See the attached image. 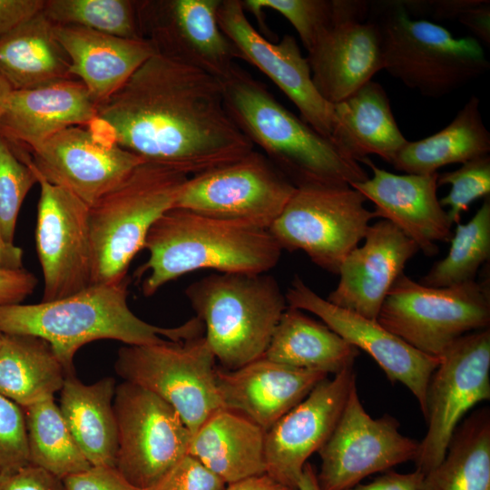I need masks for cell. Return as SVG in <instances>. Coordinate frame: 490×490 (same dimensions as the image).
<instances>
[{"label":"cell","mask_w":490,"mask_h":490,"mask_svg":"<svg viewBox=\"0 0 490 490\" xmlns=\"http://www.w3.org/2000/svg\"><path fill=\"white\" fill-rule=\"evenodd\" d=\"M88 127L143 162L188 177L254 150L225 107L220 80L159 54L98 104Z\"/></svg>","instance_id":"6da1fadb"},{"label":"cell","mask_w":490,"mask_h":490,"mask_svg":"<svg viewBox=\"0 0 490 490\" xmlns=\"http://www.w3.org/2000/svg\"><path fill=\"white\" fill-rule=\"evenodd\" d=\"M143 249L148 260L137 270L142 295L197 270L266 273L279 262L282 249L269 229L171 208L152 226Z\"/></svg>","instance_id":"7a4b0ae2"},{"label":"cell","mask_w":490,"mask_h":490,"mask_svg":"<svg viewBox=\"0 0 490 490\" xmlns=\"http://www.w3.org/2000/svg\"><path fill=\"white\" fill-rule=\"evenodd\" d=\"M220 82L235 124L296 187L350 185L369 177L359 162L285 108L244 69L235 65Z\"/></svg>","instance_id":"3957f363"},{"label":"cell","mask_w":490,"mask_h":490,"mask_svg":"<svg viewBox=\"0 0 490 490\" xmlns=\"http://www.w3.org/2000/svg\"><path fill=\"white\" fill-rule=\"evenodd\" d=\"M129 281L125 278L118 283L93 284L53 301L1 306L0 330L46 340L68 375L74 374V358L78 349L94 340L114 339L126 345L177 341L178 327L152 325L131 310Z\"/></svg>","instance_id":"277c9868"},{"label":"cell","mask_w":490,"mask_h":490,"mask_svg":"<svg viewBox=\"0 0 490 490\" xmlns=\"http://www.w3.org/2000/svg\"><path fill=\"white\" fill-rule=\"evenodd\" d=\"M369 17L379 29L383 70L424 96L449 94L490 68L479 41L413 18L402 1L370 2Z\"/></svg>","instance_id":"5b68a950"},{"label":"cell","mask_w":490,"mask_h":490,"mask_svg":"<svg viewBox=\"0 0 490 490\" xmlns=\"http://www.w3.org/2000/svg\"><path fill=\"white\" fill-rule=\"evenodd\" d=\"M267 273L217 272L185 289L223 369L262 358L288 307L277 279Z\"/></svg>","instance_id":"8992f818"},{"label":"cell","mask_w":490,"mask_h":490,"mask_svg":"<svg viewBox=\"0 0 490 490\" xmlns=\"http://www.w3.org/2000/svg\"><path fill=\"white\" fill-rule=\"evenodd\" d=\"M188 178L143 162L89 206L93 284L118 283L127 278L130 263L143 249L150 229L173 207Z\"/></svg>","instance_id":"52a82bcc"},{"label":"cell","mask_w":490,"mask_h":490,"mask_svg":"<svg viewBox=\"0 0 490 490\" xmlns=\"http://www.w3.org/2000/svg\"><path fill=\"white\" fill-rule=\"evenodd\" d=\"M377 321L416 350L440 358L460 337L489 328V279L433 288L401 274Z\"/></svg>","instance_id":"ba28073f"},{"label":"cell","mask_w":490,"mask_h":490,"mask_svg":"<svg viewBox=\"0 0 490 490\" xmlns=\"http://www.w3.org/2000/svg\"><path fill=\"white\" fill-rule=\"evenodd\" d=\"M366 201L347 184L299 186L269 230L282 250H302L318 267L338 275L375 218Z\"/></svg>","instance_id":"9c48e42d"},{"label":"cell","mask_w":490,"mask_h":490,"mask_svg":"<svg viewBox=\"0 0 490 490\" xmlns=\"http://www.w3.org/2000/svg\"><path fill=\"white\" fill-rule=\"evenodd\" d=\"M216 358L204 335L175 342L126 345L118 351L115 371L170 404L193 435L224 408L216 384Z\"/></svg>","instance_id":"30bf717a"},{"label":"cell","mask_w":490,"mask_h":490,"mask_svg":"<svg viewBox=\"0 0 490 490\" xmlns=\"http://www.w3.org/2000/svg\"><path fill=\"white\" fill-rule=\"evenodd\" d=\"M426 394L424 416L427 430L414 460L429 474L445 457L463 416L490 398V329L467 333L441 355Z\"/></svg>","instance_id":"8fae6325"},{"label":"cell","mask_w":490,"mask_h":490,"mask_svg":"<svg viewBox=\"0 0 490 490\" xmlns=\"http://www.w3.org/2000/svg\"><path fill=\"white\" fill-rule=\"evenodd\" d=\"M113 408L118 431L115 467L145 490L188 454L192 435L170 404L135 384L123 381L116 387Z\"/></svg>","instance_id":"7c38bea8"},{"label":"cell","mask_w":490,"mask_h":490,"mask_svg":"<svg viewBox=\"0 0 490 490\" xmlns=\"http://www.w3.org/2000/svg\"><path fill=\"white\" fill-rule=\"evenodd\" d=\"M296 188L262 152L253 150L189 177L172 208L270 229Z\"/></svg>","instance_id":"4fadbf2b"},{"label":"cell","mask_w":490,"mask_h":490,"mask_svg":"<svg viewBox=\"0 0 490 490\" xmlns=\"http://www.w3.org/2000/svg\"><path fill=\"white\" fill-rule=\"evenodd\" d=\"M398 421L389 415L371 417L357 390L351 389L338 421L318 451L321 490H346L377 472L415 460L419 442L399 432Z\"/></svg>","instance_id":"5bb4252c"},{"label":"cell","mask_w":490,"mask_h":490,"mask_svg":"<svg viewBox=\"0 0 490 490\" xmlns=\"http://www.w3.org/2000/svg\"><path fill=\"white\" fill-rule=\"evenodd\" d=\"M32 167L40 185L35 246L44 276L41 301H53L93 284L89 205Z\"/></svg>","instance_id":"9a60e30c"},{"label":"cell","mask_w":490,"mask_h":490,"mask_svg":"<svg viewBox=\"0 0 490 490\" xmlns=\"http://www.w3.org/2000/svg\"><path fill=\"white\" fill-rule=\"evenodd\" d=\"M220 2L136 1L141 34L153 45L156 54L221 80L236 65L238 53L219 26Z\"/></svg>","instance_id":"2e32d148"},{"label":"cell","mask_w":490,"mask_h":490,"mask_svg":"<svg viewBox=\"0 0 490 490\" xmlns=\"http://www.w3.org/2000/svg\"><path fill=\"white\" fill-rule=\"evenodd\" d=\"M241 0H220L217 21L242 59L267 75L300 113L301 119L331 141L333 104L317 90L310 68L297 40L284 34L277 43L255 29L246 16Z\"/></svg>","instance_id":"e0dca14e"},{"label":"cell","mask_w":490,"mask_h":490,"mask_svg":"<svg viewBox=\"0 0 490 490\" xmlns=\"http://www.w3.org/2000/svg\"><path fill=\"white\" fill-rule=\"evenodd\" d=\"M330 27L308 51L312 81L329 103H339L383 70L381 36L370 2L334 0Z\"/></svg>","instance_id":"ac0fdd59"},{"label":"cell","mask_w":490,"mask_h":490,"mask_svg":"<svg viewBox=\"0 0 490 490\" xmlns=\"http://www.w3.org/2000/svg\"><path fill=\"white\" fill-rule=\"evenodd\" d=\"M31 163L48 182L93 205L143 161L88 126H71L30 152Z\"/></svg>","instance_id":"d6986e66"},{"label":"cell","mask_w":490,"mask_h":490,"mask_svg":"<svg viewBox=\"0 0 490 490\" xmlns=\"http://www.w3.org/2000/svg\"><path fill=\"white\" fill-rule=\"evenodd\" d=\"M285 297L288 306L314 314L348 343L368 353L391 383L399 382L409 389L422 414H425L427 385L439 364V358L416 350L386 329L377 319L328 302L299 275L294 276Z\"/></svg>","instance_id":"ffe728a7"},{"label":"cell","mask_w":490,"mask_h":490,"mask_svg":"<svg viewBox=\"0 0 490 490\" xmlns=\"http://www.w3.org/2000/svg\"><path fill=\"white\" fill-rule=\"evenodd\" d=\"M354 367L318 383L309 394L265 432L266 474L297 490L308 458L328 439L353 387Z\"/></svg>","instance_id":"44dd1931"},{"label":"cell","mask_w":490,"mask_h":490,"mask_svg":"<svg viewBox=\"0 0 490 490\" xmlns=\"http://www.w3.org/2000/svg\"><path fill=\"white\" fill-rule=\"evenodd\" d=\"M361 162L373 174L350 186L374 204V217L393 223L425 255L437 254L436 242L450 241L453 235V223L437 197L438 172L396 174L378 168L369 158Z\"/></svg>","instance_id":"7402d4cb"},{"label":"cell","mask_w":490,"mask_h":490,"mask_svg":"<svg viewBox=\"0 0 490 490\" xmlns=\"http://www.w3.org/2000/svg\"><path fill=\"white\" fill-rule=\"evenodd\" d=\"M97 103L76 78L14 90L0 116V137L24 163L45 140L71 126H88Z\"/></svg>","instance_id":"603a6c76"},{"label":"cell","mask_w":490,"mask_h":490,"mask_svg":"<svg viewBox=\"0 0 490 490\" xmlns=\"http://www.w3.org/2000/svg\"><path fill=\"white\" fill-rule=\"evenodd\" d=\"M363 240V245L356 247L342 262L338 283L327 300L377 319L392 285L419 250L386 220L370 224Z\"/></svg>","instance_id":"cb8c5ba5"},{"label":"cell","mask_w":490,"mask_h":490,"mask_svg":"<svg viewBox=\"0 0 490 490\" xmlns=\"http://www.w3.org/2000/svg\"><path fill=\"white\" fill-rule=\"evenodd\" d=\"M326 377L325 373L265 358L235 370L216 368V384L224 408L243 415L265 432Z\"/></svg>","instance_id":"d4e9b609"},{"label":"cell","mask_w":490,"mask_h":490,"mask_svg":"<svg viewBox=\"0 0 490 490\" xmlns=\"http://www.w3.org/2000/svg\"><path fill=\"white\" fill-rule=\"evenodd\" d=\"M54 34L80 80L98 104L116 92L156 54L146 39H128L92 29L54 24Z\"/></svg>","instance_id":"484cf974"},{"label":"cell","mask_w":490,"mask_h":490,"mask_svg":"<svg viewBox=\"0 0 490 490\" xmlns=\"http://www.w3.org/2000/svg\"><path fill=\"white\" fill-rule=\"evenodd\" d=\"M331 141L359 163L376 154L390 164L408 142L396 122L386 90L374 81L333 104Z\"/></svg>","instance_id":"4316f807"},{"label":"cell","mask_w":490,"mask_h":490,"mask_svg":"<svg viewBox=\"0 0 490 490\" xmlns=\"http://www.w3.org/2000/svg\"><path fill=\"white\" fill-rule=\"evenodd\" d=\"M264 438L257 424L222 408L192 435L188 454L229 485L266 474Z\"/></svg>","instance_id":"83f0119b"},{"label":"cell","mask_w":490,"mask_h":490,"mask_svg":"<svg viewBox=\"0 0 490 490\" xmlns=\"http://www.w3.org/2000/svg\"><path fill=\"white\" fill-rule=\"evenodd\" d=\"M115 389L113 377L85 385L73 374L66 377L60 390V411L79 448L93 466H115Z\"/></svg>","instance_id":"f1b7e54d"},{"label":"cell","mask_w":490,"mask_h":490,"mask_svg":"<svg viewBox=\"0 0 490 490\" xmlns=\"http://www.w3.org/2000/svg\"><path fill=\"white\" fill-rule=\"evenodd\" d=\"M359 350L325 323L288 306L262 358L334 376L354 367Z\"/></svg>","instance_id":"f546056e"},{"label":"cell","mask_w":490,"mask_h":490,"mask_svg":"<svg viewBox=\"0 0 490 490\" xmlns=\"http://www.w3.org/2000/svg\"><path fill=\"white\" fill-rule=\"evenodd\" d=\"M0 74L13 90L74 78L54 24L43 11L0 40Z\"/></svg>","instance_id":"4dcf8cb0"},{"label":"cell","mask_w":490,"mask_h":490,"mask_svg":"<svg viewBox=\"0 0 490 490\" xmlns=\"http://www.w3.org/2000/svg\"><path fill=\"white\" fill-rule=\"evenodd\" d=\"M490 132L480 112V100L472 95L454 119L439 132L407 142L392 165L411 174H433L441 167L464 163L489 154Z\"/></svg>","instance_id":"1f68e13d"},{"label":"cell","mask_w":490,"mask_h":490,"mask_svg":"<svg viewBox=\"0 0 490 490\" xmlns=\"http://www.w3.org/2000/svg\"><path fill=\"white\" fill-rule=\"evenodd\" d=\"M68 376L51 345L30 335L4 334L0 394L22 407L53 398Z\"/></svg>","instance_id":"d6a6232c"},{"label":"cell","mask_w":490,"mask_h":490,"mask_svg":"<svg viewBox=\"0 0 490 490\" xmlns=\"http://www.w3.org/2000/svg\"><path fill=\"white\" fill-rule=\"evenodd\" d=\"M432 490H490V411L484 407L456 429L444 459L428 474Z\"/></svg>","instance_id":"836d02e7"},{"label":"cell","mask_w":490,"mask_h":490,"mask_svg":"<svg viewBox=\"0 0 490 490\" xmlns=\"http://www.w3.org/2000/svg\"><path fill=\"white\" fill-rule=\"evenodd\" d=\"M23 409L30 464L61 480L92 466L71 434L54 397Z\"/></svg>","instance_id":"e575fe53"},{"label":"cell","mask_w":490,"mask_h":490,"mask_svg":"<svg viewBox=\"0 0 490 490\" xmlns=\"http://www.w3.org/2000/svg\"><path fill=\"white\" fill-rule=\"evenodd\" d=\"M446 256L436 261L418 281L433 288H446L474 280L490 257V197L466 223H457Z\"/></svg>","instance_id":"d590c367"},{"label":"cell","mask_w":490,"mask_h":490,"mask_svg":"<svg viewBox=\"0 0 490 490\" xmlns=\"http://www.w3.org/2000/svg\"><path fill=\"white\" fill-rule=\"evenodd\" d=\"M43 13L54 24L76 25L122 38L143 39L136 1L44 0Z\"/></svg>","instance_id":"8d00e7d4"},{"label":"cell","mask_w":490,"mask_h":490,"mask_svg":"<svg viewBox=\"0 0 490 490\" xmlns=\"http://www.w3.org/2000/svg\"><path fill=\"white\" fill-rule=\"evenodd\" d=\"M241 4L263 29L266 25L262 11L271 9L279 13L294 27L307 52L330 27L335 17L334 0H241Z\"/></svg>","instance_id":"74e56055"},{"label":"cell","mask_w":490,"mask_h":490,"mask_svg":"<svg viewBox=\"0 0 490 490\" xmlns=\"http://www.w3.org/2000/svg\"><path fill=\"white\" fill-rule=\"evenodd\" d=\"M38 183L31 165L24 163L0 137V234L14 243L17 218L29 191Z\"/></svg>","instance_id":"f35d334b"},{"label":"cell","mask_w":490,"mask_h":490,"mask_svg":"<svg viewBox=\"0 0 490 490\" xmlns=\"http://www.w3.org/2000/svg\"><path fill=\"white\" fill-rule=\"evenodd\" d=\"M450 185V191L439 199L452 223H459L461 214L472 202L490 194V156L467 161L452 172L438 173L437 186Z\"/></svg>","instance_id":"ab89813d"},{"label":"cell","mask_w":490,"mask_h":490,"mask_svg":"<svg viewBox=\"0 0 490 490\" xmlns=\"http://www.w3.org/2000/svg\"><path fill=\"white\" fill-rule=\"evenodd\" d=\"M29 464L24 409L0 394V476Z\"/></svg>","instance_id":"60d3db41"},{"label":"cell","mask_w":490,"mask_h":490,"mask_svg":"<svg viewBox=\"0 0 490 490\" xmlns=\"http://www.w3.org/2000/svg\"><path fill=\"white\" fill-rule=\"evenodd\" d=\"M227 484L196 457L187 454L145 490H225Z\"/></svg>","instance_id":"b9f144b4"},{"label":"cell","mask_w":490,"mask_h":490,"mask_svg":"<svg viewBox=\"0 0 490 490\" xmlns=\"http://www.w3.org/2000/svg\"><path fill=\"white\" fill-rule=\"evenodd\" d=\"M64 490H142L131 484L115 466H93L63 480Z\"/></svg>","instance_id":"7bdbcfd3"},{"label":"cell","mask_w":490,"mask_h":490,"mask_svg":"<svg viewBox=\"0 0 490 490\" xmlns=\"http://www.w3.org/2000/svg\"><path fill=\"white\" fill-rule=\"evenodd\" d=\"M0 490H64V486L60 478L29 464L0 476Z\"/></svg>","instance_id":"ee69618b"},{"label":"cell","mask_w":490,"mask_h":490,"mask_svg":"<svg viewBox=\"0 0 490 490\" xmlns=\"http://www.w3.org/2000/svg\"><path fill=\"white\" fill-rule=\"evenodd\" d=\"M37 278L24 268L0 269V307L20 304L35 289Z\"/></svg>","instance_id":"f6af8a7d"},{"label":"cell","mask_w":490,"mask_h":490,"mask_svg":"<svg viewBox=\"0 0 490 490\" xmlns=\"http://www.w3.org/2000/svg\"><path fill=\"white\" fill-rule=\"evenodd\" d=\"M346 490H432V483L428 474L416 469L406 474L388 472L370 483Z\"/></svg>","instance_id":"bcb514c9"},{"label":"cell","mask_w":490,"mask_h":490,"mask_svg":"<svg viewBox=\"0 0 490 490\" xmlns=\"http://www.w3.org/2000/svg\"><path fill=\"white\" fill-rule=\"evenodd\" d=\"M44 0H0V40L43 11Z\"/></svg>","instance_id":"7dc6e473"},{"label":"cell","mask_w":490,"mask_h":490,"mask_svg":"<svg viewBox=\"0 0 490 490\" xmlns=\"http://www.w3.org/2000/svg\"><path fill=\"white\" fill-rule=\"evenodd\" d=\"M458 21L466 26L474 34L473 37L482 44H490V4L489 1L477 2L465 11Z\"/></svg>","instance_id":"c3c4849f"},{"label":"cell","mask_w":490,"mask_h":490,"mask_svg":"<svg viewBox=\"0 0 490 490\" xmlns=\"http://www.w3.org/2000/svg\"><path fill=\"white\" fill-rule=\"evenodd\" d=\"M225 490H294L279 484L267 474L227 485Z\"/></svg>","instance_id":"681fc988"},{"label":"cell","mask_w":490,"mask_h":490,"mask_svg":"<svg viewBox=\"0 0 490 490\" xmlns=\"http://www.w3.org/2000/svg\"><path fill=\"white\" fill-rule=\"evenodd\" d=\"M23 250L14 243L7 242L0 234V269H23Z\"/></svg>","instance_id":"f907efd6"},{"label":"cell","mask_w":490,"mask_h":490,"mask_svg":"<svg viewBox=\"0 0 490 490\" xmlns=\"http://www.w3.org/2000/svg\"><path fill=\"white\" fill-rule=\"evenodd\" d=\"M297 490H321L317 473L309 463H306L297 485Z\"/></svg>","instance_id":"816d5d0a"},{"label":"cell","mask_w":490,"mask_h":490,"mask_svg":"<svg viewBox=\"0 0 490 490\" xmlns=\"http://www.w3.org/2000/svg\"><path fill=\"white\" fill-rule=\"evenodd\" d=\"M13 91L9 83L0 74V116Z\"/></svg>","instance_id":"f5cc1de1"},{"label":"cell","mask_w":490,"mask_h":490,"mask_svg":"<svg viewBox=\"0 0 490 490\" xmlns=\"http://www.w3.org/2000/svg\"><path fill=\"white\" fill-rule=\"evenodd\" d=\"M3 338H4V333L0 330V346L3 341Z\"/></svg>","instance_id":"db71d44e"}]
</instances>
